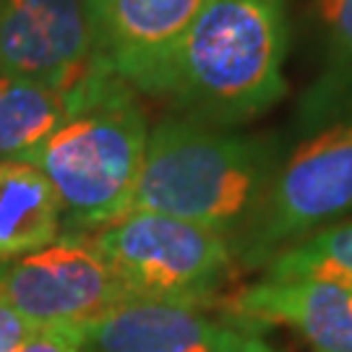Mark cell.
<instances>
[{
  "instance_id": "obj_12",
  "label": "cell",
  "mask_w": 352,
  "mask_h": 352,
  "mask_svg": "<svg viewBox=\"0 0 352 352\" xmlns=\"http://www.w3.org/2000/svg\"><path fill=\"white\" fill-rule=\"evenodd\" d=\"M68 89L0 76V162H29L65 115Z\"/></svg>"
},
{
  "instance_id": "obj_16",
  "label": "cell",
  "mask_w": 352,
  "mask_h": 352,
  "mask_svg": "<svg viewBox=\"0 0 352 352\" xmlns=\"http://www.w3.org/2000/svg\"><path fill=\"white\" fill-rule=\"evenodd\" d=\"M29 334V327L19 318L8 302L0 298V352H16Z\"/></svg>"
},
{
  "instance_id": "obj_2",
  "label": "cell",
  "mask_w": 352,
  "mask_h": 352,
  "mask_svg": "<svg viewBox=\"0 0 352 352\" xmlns=\"http://www.w3.org/2000/svg\"><path fill=\"white\" fill-rule=\"evenodd\" d=\"M285 0H206L144 94L186 118L243 123L285 94Z\"/></svg>"
},
{
  "instance_id": "obj_7",
  "label": "cell",
  "mask_w": 352,
  "mask_h": 352,
  "mask_svg": "<svg viewBox=\"0 0 352 352\" xmlns=\"http://www.w3.org/2000/svg\"><path fill=\"white\" fill-rule=\"evenodd\" d=\"M91 60L87 0H0V76L68 89Z\"/></svg>"
},
{
  "instance_id": "obj_14",
  "label": "cell",
  "mask_w": 352,
  "mask_h": 352,
  "mask_svg": "<svg viewBox=\"0 0 352 352\" xmlns=\"http://www.w3.org/2000/svg\"><path fill=\"white\" fill-rule=\"evenodd\" d=\"M316 8L340 71H352V0H316Z\"/></svg>"
},
{
  "instance_id": "obj_11",
  "label": "cell",
  "mask_w": 352,
  "mask_h": 352,
  "mask_svg": "<svg viewBox=\"0 0 352 352\" xmlns=\"http://www.w3.org/2000/svg\"><path fill=\"white\" fill-rule=\"evenodd\" d=\"M63 232L60 199L32 162H0V261L45 248Z\"/></svg>"
},
{
  "instance_id": "obj_3",
  "label": "cell",
  "mask_w": 352,
  "mask_h": 352,
  "mask_svg": "<svg viewBox=\"0 0 352 352\" xmlns=\"http://www.w3.org/2000/svg\"><path fill=\"white\" fill-rule=\"evenodd\" d=\"M279 167L274 144L196 118L149 128L131 209L167 214L225 235H243Z\"/></svg>"
},
{
  "instance_id": "obj_1",
  "label": "cell",
  "mask_w": 352,
  "mask_h": 352,
  "mask_svg": "<svg viewBox=\"0 0 352 352\" xmlns=\"http://www.w3.org/2000/svg\"><path fill=\"white\" fill-rule=\"evenodd\" d=\"M146 141L139 91L94 58L68 87L63 120L29 160L60 199L63 232H94L131 212Z\"/></svg>"
},
{
  "instance_id": "obj_10",
  "label": "cell",
  "mask_w": 352,
  "mask_h": 352,
  "mask_svg": "<svg viewBox=\"0 0 352 352\" xmlns=\"http://www.w3.org/2000/svg\"><path fill=\"white\" fill-rule=\"evenodd\" d=\"M248 324L292 329L316 352H352V287L321 279H269L243 287L227 302Z\"/></svg>"
},
{
  "instance_id": "obj_13",
  "label": "cell",
  "mask_w": 352,
  "mask_h": 352,
  "mask_svg": "<svg viewBox=\"0 0 352 352\" xmlns=\"http://www.w3.org/2000/svg\"><path fill=\"white\" fill-rule=\"evenodd\" d=\"M269 279H321L352 287V219L314 232L264 266Z\"/></svg>"
},
{
  "instance_id": "obj_8",
  "label": "cell",
  "mask_w": 352,
  "mask_h": 352,
  "mask_svg": "<svg viewBox=\"0 0 352 352\" xmlns=\"http://www.w3.org/2000/svg\"><path fill=\"white\" fill-rule=\"evenodd\" d=\"M84 352H272L253 324L201 308L128 300L84 327Z\"/></svg>"
},
{
  "instance_id": "obj_9",
  "label": "cell",
  "mask_w": 352,
  "mask_h": 352,
  "mask_svg": "<svg viewBox=\"0 0 352 352\" xmlns=\"http://www.w3.org/2000/svg\"><path fill=\"white\" fill-rule=\"evenodd\" d=\"M94 58L146 91L206 0H87Z\"/></svg>"
},
{
  "instance_id": "obj_4",
  "label": "cell",
  "mask_w": 352,
  "mask_h": 352,
  "mask_svg": "<svg viewBox=\"0 0 352 352\" xmlns=\"http://www.w3.org/2000/svg\"><path fill=\"white\" fill-rule=\"evenodd\" d=\"M352 214V71L329 89V120L279 162L232 256L261 269L285 248Z\"/></svg>"
},
{
  "instance_id": "obj_15",
  "label": "cell",
  "mask_w": 352,
  "mask_h": 352,
  "mask_svg": "<svg viewBox=\"0 0 352 352\" xmlns=\"http://www.w3.org/2000/svg\"><path fill=\"white\" fill-rule=\"evenodd\" d=\"M16 352H84L81 327H45L29 329Z\"/></svg>"
},
{
  "instance_id": "obj_6",
  "label": "cell",
  "mask_w": 352,
  "mask_h": 352,
  "mask_svg": "<svg viewBox=\"0 0 352 352\" xmlns=\"http://www.w3.org/2000/svg\"><path fill=\"white\" fill-rule=\"evenodd\" d=\"M0 298L29 329H84L131 300L91 232H60L39 251L0 261Z\"/></svg>"
},
{
  "instance_id": "obj_5",
  "label": "cell",
  "mask_w": 352,
  "mask_h": 352,
  "mask_svg": "<svg viewBox=\"0 0 352 352\" xmlns=\"http://www.w3.org/2000/svg\"><path fill=\"white\" fill-rule=\"evenodd\" d=\"M91 238L131 300L204 308L235 264L225 235L167 214L131 209Z\"/></svg>"
}]
</instances>
